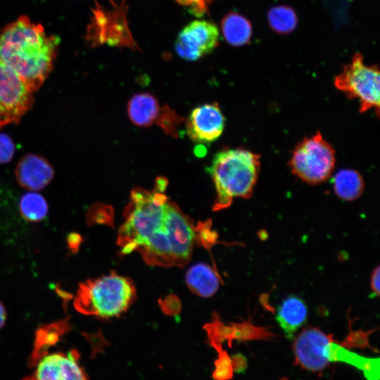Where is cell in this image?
<instances>
[{
  "instance_id": "ba28073f",
  "label": "cell",
  "mask_w": 380,
  "mask_h": 380,
  "mask_svg": "<svg viewBox=\"0 0 380 380\" xmlns=\"http://www.w3.org/2000/svg\"><path fill=\"white\" fill-rule=\"evenodd\" d=\"M220 31L215 23L206 20H195L179 33L175 50L182 60L196 62L216 49Z\"/></svg>"
},
{
  "instance_id": "7c38bea8",
  "label": "cell",
  "mask_w": 380,
  "mask_h": 380,
  "mask_svg": "<svg viewBox=\"0 0 380 380\" xmlns=\"http://www.w3.org/2000/svg\"><path fill=\"white\" fill-rule=\"evenodd\" d=\"M52 167L38 155L28 154L17 165L16 177L25 189L37 191L45 188L53 178Z\"/></svg>"
},
{
  "instance_id": "5bb4252c",
  "label": "cell",
  "mask_w": 380,
  "mask_h": 380,
  "mask_svg": "<svg viewBox=\"0 0 380 380\" xmlns=\"http://www.w3.org/2000/svg\"><path fill=\"white\" fill-rule=\"evenodd\" d=\"M308 308L302 298L296 296L287 297L278 308L276 320L289 339L306 323Z\"/></svg>"
},
{
  "instance_id": "ac0fdd59",
  "label": "cell",
  "mask_w": 380,
  "mask_h": 380,
  "mask_svg": "<svg viewBox=\"0 0 380 380\" xmlns=\"http://www.w3.org/2000/svg\"><path fill=\"white\" fill-rule=\"evenodd\" d=\"M333 187L337 197L350 202L362 195L365 187L364 179L355 170L343 169L334 177Z\"/></svg>"
},
{
  "instance_id": "277c9868",
  "label": "cell",
  "mask_w": 380,
  "mask_h": 380,
  "mask_svg": "<svg viewBox=\"0 0 380 380\" xmlns=\"http://www.w3.org/2000/svg\"><path fill=\"white\" fill-rule=\"evenodd\" d=\"M134 296L135 288L132 282L128 278L112 273L81 283L74 306L83 314L111 318L126 311Z\"/></svg>"
},
{
  "instance_id": "d6986e66",
  "label": "cell",
  "mask_w": 380,
  "mask_h": 380,
  "mask_svg": "<svg viewBox=\"0 0 380 380\" xmlns=\"http://www.w3.org/2000/svg\"><path fill=\"white\" fill-rule=\"evenodd\" d=\"M267 18L271 29L280 34L291 33L298 23L296 13L287 6L273 7L269 11Z\"/></svg>"
},
{
  "instance_id": "5b68a950",
  "label": "cell",
  "mask_w": 380,
  "mask_h": 380,
  "mask_svg": "<svg viewBox=\"0 0 380 380\" xmlns=\"http://www.w3.org/2000/svg\"><path fill=\"white\" fill-rule=\"evenodd\" d=\"M335 164V149L319 131L296 146L289 163L293 174L313 185L328 180Z\"/></svg>"
},
{
  "instance_id": "44dd1931",
  "label": "cell",
  "mask_w": 380,
  "mask_h": 380,
  "mask_svg": "<svg viewBox=\"0 0 380 380\" xmlns=\"http://www.w3.org/2000/svg\"><path fill=\"white\" fill-rule=\"evenodd\" d=\"M370 334V332H354L346 337L344 342L340 343V344L348 349L352 348H372L368 341V336Z\"/></svg>"
},
{
  "instance_id": "2e32d148",
  "label": "cell",
  "mask_w": 380,
  "mask_h": 380,
  "mask_svg": "<svg viewBox=\"0 0 380 380\" xmlns=\"http://www.w3.org/2000/svg\"><path fill=\"white\" fill-rule=\"evenodd\" d=\"M221 31L225 40L230 45L239 47L247 45L252 36V25L247 18L237 13L230 12L221 22Z\"/></svg>"
},
{
  "instance_id": "7a4b0ae2",
  "label": "cell",
  "mask_w": 380,
  "mask_h": 380,
  "mask_svg": "<svg viewBox=\"0 0 380 380\" xmlns=\"http://www.w3.org/2000/svg\"><path fill=\"white\" fill-rule=\"evenodd\" d=\"M60 42L40 24L21 16L0 33V61L33 93L52 71Z\"/></svg>"
},
{
  "instance_id": "3957f363",
  "label": "cell",
  "mask_w": 380,
  "mask_h": 380,
  "mask_svg": "<svg viewBox=\"0 0 380 380\" xmlns=\"http://www.w3.org/2000/svg\"><path fill=\"white\" fill-rule=\"evenodd\" d=\"M207 171L216 189L213 211H220L236 197H252L261 171V156L245 149H226L214 156Z\"/></svg>"
},
{
  "instance_id": "603a6c76",
  "label": "cell",
  "mask_w": 380,
  "mask_h": 380,
  "mask_svg": "<svg viewBox=\"0 0 380 380\" xmlns=\"http://www.w3.org/2000/svg\"><path fill=\"white\" fill-rule=\"evenodd\" d=\"M233 374V368L230 358L228 354L223 353L219 362L217 377L221 380L231 379Z\"/></svg>"
},
{
  "instance_id": "9c48e42d",
  "label": "cell",
  "mask_w": 380,
  "mask_h": 380,
  "mask_svg": "<svg viewBox=\"0 0 380 380\" xmlns=\"http://www.w3.org/2000/svg\"><path fill=\"white\" fill-rule=\"evenodd\" d=\"M333 339V336L326 335L318 328L309 327L302 330L292 346L295 365L310 372L323 371L330 363L324 350Z\"/></svg>"
},
{
  "instance_id": "52a82bcc",
  "label": "cell",
  "mask_w": 380,
  "mask_h": 380,
  "mask_svg": "<svg viewBox=\"0 0 380 380\" xmlns=\"http://www.w3.org/2000/svg\"><path fill=\"white\" fill-rule=\"evenodd\" d=\"M33 101V92L0 61V128L18 123Z\"/></svg>"
},
{
  "instance_id": "30bf717a",
  "label": "cell",
  "mask_w": 380,
  "mask_h": 380,
  "mask_svg": "<svg viewBox=\"0 0 380 380\" xmlns=\"http://www.w3.org/2000/svg\"><path fill=\"white\" fill-rule=\"evenodd\" d=\"M187 132L190 139L199 144L216 141L223 134L225 118L217 103L195 108L188 118Z\"/></svg>"
},
{
  "instance_id": "e0dca14e",
  "label": "cell",
  "mask_w": 380,
  "mask_h": 380,
  "mask_svg": "<svg viewBox=\"0 0 380 380\" xmlns=\"http://www.w3.org/2000/svg\"><path fill=\"white\" fill-rule=\"evenodd\" d=\"M189 288L203 297H210L216 293L220 281L215 270L207 265L197 264L192 267L186 276Z\"/></svg>"
},
{
  "instance_id": "4316f807",
  "label": "cell",
  "mask_w": 380,
  "mask_h": 380,
  "mask_svg": "<svg viewBox=\"0 0 380 380\" xmlns=\"http://www.w3.org/2000/svg\"><path fill=\"white\" fill-rule=\"evenodd\" d=\"M24 380H36V379H35V378H33V377H29V378H26V379H25Z\"/></svg>"
},
{
  "instance_id": "8fae6325",
  "label": "cell",
  "mask_w": 380,
  "mask_h": 380,
  "mask_svg": "<svg viewBox=\"0 0 380 380\" xmlns=\"http://www.w3.org/2000/svg\"><path fill=\"white\" fill-rule=\"evenodd\" d=\"M77 358L76 351L44 357L39 363L36 380H88Z\"/></svg>"
},
{
  "instance_id": "ffe728a7",
  "label": "cell",
  "mask_w": 380,
  "mask_h": 380,
  "mask_svg": "<svg viewBox=\"0 0 380 380\" xmlns=\"http://www.w3.org/2000/svg\"><path fill=\"white\" fill-rule=\"evenodd\" d=\"M20 211L24 219L37 222L45 219L48 211L47 203L39 194L28 193L20 202Z\"/></svg>"
},
{
  "instance_id": "7402d4cb",
  "label": "cell",
  "mask_w": 380,
  "mask_h": 380,
  "mask_svg": "<svg viewBox=\"0 0 380 380\" xmlns=\"http://www.w3.org/2000/svg\"><path fill=\"white\" fill-rule=\"evenodd\" d=\"M15 152V146L12 140L5 134H0V163H8Z\"/></svg>"
},
{
  "instance_id": "8992f818",
  "label": "cell",
  "mask_w": 380,
  "mask_h": 380,
  "mask_svg": "<svg viewBox=\"0 0 380 380\" xmlns=\"http://www.w3.org/2000/svg\"><path fill=\"white\" fill-rule=\"evenodd\" d=\"M335 86L348 98L359 101L361 113L373 108L379 116V69L375 66H367L361 53L354 55L351 62L335 77Z\"/></svg>"
},
{
  "instance_id": "d4e9b609",
  "label": "cell",
  "mask_w": 380,
  "mask_h": 380,
  "mask_svg": "<svg viewBox=\"0 0 380 380\" xmlns=\"http://www.w3.org/2000/svg\"><path fill=\"white\" fill-rule=\"evenodd\" d=\"M379 278L380 268L379 266H377L372 273L371 282H370V286H371V289L374 296L379 295Z\"/></svg>"
},
{
  "instance_id": "6da1fadb",
  "label": "cell",
  "mask_w": 380,
  "mask_h": 380,
  "mask_svg": "<svg viewBox=\"0 0 380 380\" xmlns=\"http://www.w3.org/2000/svg\"><path fill=\"white\" fill-rule=\"evenodd\" d=\"M167 186V180L159 178L152 193L142 188L131 193L118 243L122 254L138 251L149 265L184 266L191 258L196 229L168 200L164 194Z\"/></svg>"
},
{
  "instance_id": "cb8c5ba5",
  "label": "cell",
  "mask_w": 380,
  "mask_h": 380,
  "mask_svg": "<svg viewBox=\"0 0 380 380\" xmlns=\"http://www.w3.org/2000/svg\"><path fill=\"white\" fill-rule=\"evenodd\" d=\"M232 365H233L232 367L235 369V371L239 372V373H242V372L246 371L247 365H248L246 357L242 354H237L235 357H233Z\"/></svg>"
},
{
  "instance_id": "9a60e30c",
  "label": "cell",
  "mask_w": 380,
  "mask_h": 380,
  "mask_svg": "<svg viewBox=\"0 0 380 380\" xmlns=\"http://www.w3.org/2000/svg\"><path fill=\"white\" fill-rule=\"evenodd\" d=\"M160 110L157 99L149 93L134 95L128 103L130 119L134 124L139 126L152 125L159 116Z\"/></svg>"
},
{
  "instance_id": "484cf974",
  "label": "cell",
  "mask_w": 380,
  "mask_h": 380,
  "mask_svg": "<svg viewBox=\"0 0 380 380\" xmlns=\"http://www.w3.org/2000/svg\"><path fill=\"white\" fill-rule=\"evenodd\" d=\"M6 321V311L3 304L0 303V329L3 327Z\"/></svg>"
},
{
  "instance_id": "4fadbf2b",
  "label": "cell",
  "mask_w": 380,
  "mask_h": 380,
  "mask_svg": "<svg viewBox=\"0 0 380 380\" xmlns=\"http://www.w3.org/2000/svg\"><path fill=\"white\" fill-rule=\"evenodd\" d=\"M324 354L330 363H347L361 370L367 379L379 380V358L368 359L361 357L359 354L350 351L348 348L344 347L340 343L336 342L334 339L326 346Z\"/></svg>"
}]
</instances>
